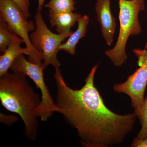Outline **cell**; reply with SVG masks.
<instances>
[{"label":"cell","mask_w":147,"mask_h":147,"mask_svg":"<svg viewBox=\"0 0 147 147\" xmlns=\"http://www.w3.org/2000/svg\"><path fill=\"white\" fill-rule=\"evenodd\" d=\"M120 28L117 40L112 49L105 54L115 66L121 67L126 62V44L129 36H137L142 31L139 13L144 10V0H119Z\"/></svg>","instance_id":"3957f363"},{"label":"cell","mask_w":147,"mask_h":147,"mask_svg":"<svg viewBox=\"0 0 147 147\" xmlns=\"http://www.w3.org/2000/svg\"><path fill=\"white\" fill-rule=\"evenodd\" d=\"M28 19L13 0H0V20L6 23L12 34L23 40L30 52L28 60L42 64V56L33 47L29 35L30 32L35 29V24Z\"/></svg>","instance_id":"5b68a950"},{"label":"cell","mask_w":147,"mask_h":147,"mask_svg":"<svg viewBox=\"0 0 147 147\" xmlns=\"http://www.w3.org/2000/svg\"><path fill=\"white\" fill-rule=\"evenodd\" d=\"M75 0H50L45 7L57 12H72L75 10Z\"/></svg>","instance_id":"7c38bea8"},{"label":"cell","mask_w":147,"mask_h":147,"mask_svg":"<svg viewBox=\"0 0 147 147\" xmlns=\"http://www.w3.org/2000/svg\"><path fill=\"white\" fill-rule=\"evenodd\" d=\"M89 17L87 15L81 16L77 21L78 27L76 31L69 37L68 39L64 43H62L59 47V50H63L69 55L75 54L76 45L79 40L86 36L89 22Z\"/></svg>","instance_id":"8fae6325"},{"label":"cell","mask_w":147,"mask_h":147,"mask_svg":"<svg viewBox=\"0 0 147 147\" xmlns=\"http://www.w3.org/2000/svg\"><path fill=\"white\" fill-rule=\"evenodd\" d=\"M12 34L6 23L0 21V51L2 54L11 42Z\"/></svg>","instance_id":"5bb4252c"},{"label":"cell","mask_w":147,"mask_h":147,"mask_svg":"<svg viewBox=\"0 0 147 147\" xmlns=\"http://www.w3.org/2000/svg\"><path fill=\"white\" fill-rule=\"evenodd\" d=\"M132 52L138 58L139 68L129 76L125 82L114 84L113 90L117 93L125 94L130 98L131 106L136 113L144 100L147 85V50L135 48Z\"/></svg>","instance_id":"52a82bcc"},{"label":"cell","mask_w":147,"mask_h":147,"mask_svg":"<svg viewBox=\"0 0 147 147\" xmlns=\"http://www.w3.org/2000/svg\"><path fill=\"white\" fill-rule=\"evenodd\" d=\"M45 0H38L37 11H41Z\"/></svg>","instance_id":"e0dca14e"},{"label":"cell","mask_w":147,"mask_h":147,"mask_svg":"<svg viewBox=\"0 0 147 147\" xmlns=\"http://www.w3.org/2000/svg\"><path fill=\"white\" fill-rule=\"evenodd\" d=\"M24 42L20 37L12 34V39L5 52L0 57V76L8 72L15 60L22 55L30 56V52L27 47H21V44Z\"/></svg>","instance_id":"9c48e42d"},{"label":"cell","mask_w":147,"mask_h":147,"mask_svg":"<svg viewBox=\"0 0 147 147\" xmlns=\"http://www.w3.org/2000/svg\"><path fill=\"white\" fill-rule=\"evenodd\" d=\"M135 114L142 125L137 137L139 139H146L147 138V95L141 108Z\"/></svg>","instance_id":"4fadbf2b"},{"label":"cell","mask_w":147,"mask_h":147,"mask_svg":"<svg viewBox=\"0 0 147 147\" xmlns=\"http://www.w3.org/2000/svg\"><path fill=\"white\" fill-rule=\"evenodd\" d=\"M23 74L7 73L0 76V100L8 111L21 117L27 139L34 141L38 129L37 109L41 102Z\"/></svg>","instance_id":"7a4b0ae2"},{"label":"cell","mask_w":147,"mask_h":147,"mask_svg":"<svg viewBox=\"0 0 147 147\" xmlns=\"http://www.w3.org/2000/svg\"><path fill=\"white\" fill-rule=\"evenodd\" d=\"M50 25L55 27L59 34L68 33L82 16L80 13L72 12H57L49 11Z\"/></svg>","instance_id":"30bf717a"},{"label":"cell","mask_w":147,"mask_h":147,"mask_svg":"<svg viewBox=\"0 0 147 147\" xmlns=\"http://www.w3.org/2000/svg\"><path fill=\"white\" fill-rule=\"evenodd\" d=\"M34 20L35 29L30 35V39L35 50L42 56L43 67L45 68L48 65H52L55 68L60 67L61 63L57 58L59 47L73 32L54 33L47 27L41 11H37Z\"/></svg>","instance_id":"277c9868"},{"label":"cell","mask_w":147,"mask_h":147,"mask_svg":"<svg viewBox=\"0 0 147 147\" xmlns=\"http://www.w3.org/2000/svg\"><path fill=\"white\" fill-rule=\"evenodd\" d=\"M147 40L146 42V45H145L144 49H147Z\"/></svg>","instance_id":"ac0fdd59"},{"label":"cell","mask_w":147,"mask_h":147,"mask_svg":"<svg viewBox=\"0 0 147 147\" xmlns=\"http://www.w3.org/2000/svg\"><path fill=\"white\" fill-rule=\"evenodd\" d=\"M43 65L33 63L27 60L24 55L19 56L12 64L10 69L14 73L23 74L29 76L41 92V102L37 109L38 117L45 121L51 117L58 108L50 94L43 76Z\"/></svg>","instance_id":"8992f818"},{"label":"cell","mask_w":147,"mask_h":147,"mask_svg":"<svg viewBox=\"0 0 147 147\" xmlns=\"http://www.w3.org/2000/svg\"><path fill=\"white\" fill-rule=\"evenodd\" d=\"M98 64L91 69L79 90L69 87L59 67L54 78L57 88V112L76 129L82 146L110 147L121 144L133 131L137 116L135 113L121 115L105 105L94 86Z\"/></svg>","instance_id":"6da1fadb"},{"label":"cell","mask_w":147,"mask_h":147,"mask_svg":"<svg viewBox=\"0 0 147 147\" xmlns=\"http://www.w3.org/2000/svg\"><path fill=\"white\" fill-rule=\"evenodd\" d=\"M21 9L26 18H28L30 16V1L29 0H13Z\"/></svg>","instance_id":"9a60e30c"},{"label":"cell","mask_w":147,"mask_h":147,"mask_svg":"<svg viewBox=\"0 0 147 147\" xmlns=\"http://www.w3.org/2000/svg\"><path fill=\"white\" fill-rule=\"evenodd\" d=\"M95 11L102 37L106 44L110 46L114 40L116 27L115 19L111 12L110 0H96Z\"/></svg>","instance_id":"ba28073f"},{"label":"cell","mask_w":147,"mask_h":147,"mask_svg":"<svg viewBox=\"0 0 147 147\" xmlns=\"http://www.w3.org/2000/svg\"><path fill=\"white\" fill-rule=\"evenodd\" d=\"M131 147H147V138L145 139H139L137 137L132 141Z\"/></svg>","instance_id":"2e32d148"}]
</instances>
